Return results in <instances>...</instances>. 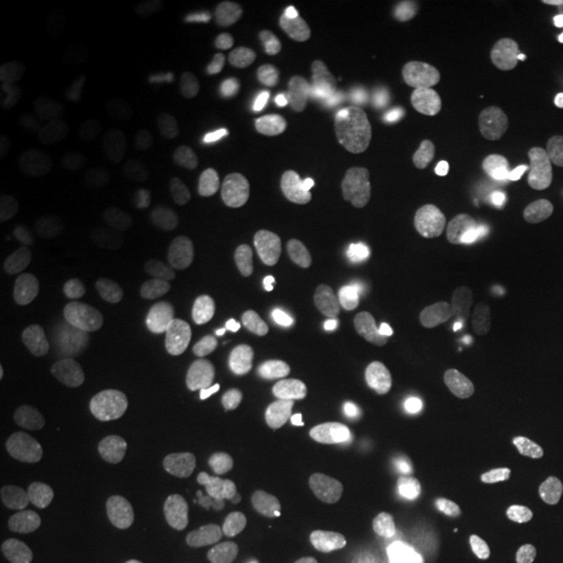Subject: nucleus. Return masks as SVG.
<instances>
[{
    "instance_id": "nucleus-1",
    "label": "nucleus",
    "mask_w": 563,
    "mask_h": 563,
    "mask_svg": "<svg viewBox=\"0 0 563 563\" xmlns=\"http://www.w3.org/2000/svg\"><path fill=\"white\" fill-rule=\"evenodd\" d=\"M45 418L68 441H108L125 431L131 418L129 394L102 373H70L45 397Z\"/></svg>"
},
{
    "instance_id": "nucleus-2",
    "label": "nucleus",
    "mask_w": 563,
    "mask_h": 563,
    "mask_svg": "<svg viewBox=\"0 0 563 563\" xmlns=\"http://www.w3.org/2000/svg\"><path fill=\"white\" fill-rule=\"evenodd\" d=\"M258 382L279 407H300L311 394L319 352L302 323L274 321L253 352Z\"/></svg>"
},
{
    "instance_id": "nucleus-3",
    "label": "nucleus",
    "mask_w": 563,
    "mask_h": 563,
    "mask_svg": "<svg viewBox=\"0 0 563 563\" xmlns=\"http://www.w3.org/2000/svg\"><path fill=\"white\" fill-rule=\"evenodd\" d=\"M170 332V308L157 298H146L112 308L95 332V344L112 363H133L157 352Z\"/></svg>"
},
{
    "instance_id": "nucleus-4",
    "label": "nucleus",
    "mask_w": 563,
    "mask_h": 563,
    "mask_svg": "<svg viewBox=\"0 0 563 563\" xmlns=\"http://www.w3.org/2000/svg\"><path fill=\"white\" fill-rule=\"evenodd\" d=\"M84 266L91 290L118 306L152 298L162 279V269L154 258L115 241L91 245Z\"/></svg>"
},
{
    "instance_id": "nucleus-5",
    "label": "nucleus",
    "mask_w": 563,
    "mask_h": 563,
    "mask_svg": "<svg viewBox=\"0 0 563 563\" xmlns=\"http://www.w3.org/2000/svg\"><path fill=\"white\" fill-rule=\"evenodd\" d=\"M266 279L282 298L316 306L332 292V272L319 253L298 243H285L266 256Z\"/></svg>"
},
{
    "instance_id": "nucleus-6",
    "label": "nucleus",
    "mask_w": 563,
    "mask_h": 563,
    "mask_svg": "<svg viewBox=\"0 0 563 563\" xmlns=\"http://www.w3.org/2000/svg\"><path fill=\"white\" fill-rule=\"evenodd\" d=\"M551 467V452L543 428L532 420H519L498 441L496 483L501 490L522 493L543 481Z\"/></svg>"
},
{
    "instance_id": "nucleus-7",
    "label": "nucleus",
    "mask_w": 563,
    "mask_h": 563,
    "mask_svg": "<svg viewBox=\"0 0 563 563\" xmlns=\"http://www.w3.org/2000/svg\"><path fill=\"white\" fill-rule=\"evenodd\" d=\"M63 167L53 154L26 152L0 167V201L5 209H40L58 194Z\"/></svg>"
},
{
    "instance_id": "nucleus-8",
    "label": "nucleus",
    "mask_w": 563,
    "mask_h": 563,
    "mask_svg": "<svg viewBox=\"0 0 563 563\" xmlns=\"http://www.w3.org/2000/svg\"><path fill=\"white\" fill-rule=\"evenodd\" d=\"M277 452V433L256 418L228 420L209 435V454L228 473H251Z\"/></svg>"
},
{
    "instance_id": "nucleus-9",
    "label": "nucleus",
    "mask_w": 563,
    "mask_h": 563,
    "mask_svg": "<svg viewBox=\"0 0 563 563\" xmlns=\"http://www.w3.org/2000/svg\"><path fill=\"white\" fill-rule=\"evenodd\" d=\"M391 313L399 334L418 350L439 347L446 336V313L443 302L422 282H402L391 295Z\"/></svg>"
},
{
    "instance_id": "nucleus-10",
    "label": "nucleus",
    "mask_w": 563,
    "mask_h": 563,
    "mask_svg": "<svg viewBox=\"0 0 563 563\" xmlns=\"http://www.w3.org/2000/svg\"><path fill=\"white\" fill-rule=\"evenodd\" d=\"M376 551L384 563H446L441 530L412 514H391L376 530Z\"/></svg>"
},
{
    "instance_id": "nucleus-11",
    "label": "nucleus",
    "mask_w": 563,
    "mask_h": 563,
    "mask_svg": "<svg viewBox=\"0 0 563 563\" xmlns=\"http://www.w3.org/2000/svg\"><path fill=\"white\" fill-rule=\"evenodd\" d=\"M112 79L129 91L152 89L162 79L167 66V47L159 32L152 26H136L125 32L112 47Z\"/></svg>"
},
{
    "instance_id": "nucleus-12",
    "label": "nucleus",
    "mask_w": 563,
    "mask_h": 563,
    "mask_svg": "<svg viewBox=\"0 0 563 563\" xmlns=\"http://www.w3.org/2000/svg\"><path fill=\"white\" fill-rule=\"evenodd\" d=\"M308 435L319 449L327 452L357 456L368 452L373 443V428L355 405L344 399H321L308 415Z\"/></svg>"
},
{
    "instance_id": "nucleus-13",
    "label": "nucleus",
    "mask_w": 563,
    "mask_h": 563,
    "mask_svg": "<svg viewBox=\"0 0 563 563\" xmlns=\"http://www.w3.org/2000/svg\"><path fill=\"white\" fill-rule=\"evenodd\" d=\"M433 402L464 422H488L496 412V394L475 365L452 363L433 382Z\"/></svg>"
},
{
    "instance_id": "nucleus-14",
    "label": "nucleus",
    "mask_w": 563,
    "mask_h": 563,
    "mask_svg": "<svg viewBox=\"0 0 563 563\" xmlns=\"http://www.w3.org/2000/svg\"><path fill=\"white\" fill-rule=\"evenodd\" d=\"M422 477L433 504L446 514H462L475 504L477 483L460 454L446 443H431L422 452Z\"/></svg>"
},
{
    "instance_id": "nucleus-15",
    "label": "nucleus",
    "mask_w": 563,
    "mask_h": 563,
    "mask_svg": "<svg viewBox=\"0 0 563 563\" xmlns=\"http://www.w3.org/2000/svg\"><path fill=\"white\" fill-rule=\"evenodd\" d=\"M256 545L269 563H329L332 543L327 534L290 517H272L256 534Z\"/></svg>"
},
{
    "instance_id": "nucleus-16",
    "label": "nucleus",
    "mask_w": 563,
    "mask_h": 563,
    "mask_svg": "<svg viewBox=\"0 0 563 563\" xmlns=\"http://www.w3.org/2000/svg\"><path fill=\"white\" fill-rule=\"evenodd\" d=\"M55 243V224L40 209H5L3 264L11 272H26L47 256Z\"/></svg>"
},
{
    "instance_id": "nucleus-17",
    "label": "nucleus",
    "mask_w": 563,
    "mask_h": 563,
    "mask_svg": "<svg viewBox=\"0 0 563 563\" xmlns=\"http://www.w3.org/2000/svg\"><path fill=\"white\" fill-rule=\"evenodd\" d=\"M222 121L214 112L183 110L162 125L157 152L167 162H199L220 146Z\"/></svg>"
},
{
    "instance_id": "nucleus-18",
    "label": "nucleus",
    "mask_w": 563,
    "mask_h": 563,
    "mask_svg": "<svg viewBox=\"0 0 563 563\" xmlns=\"http://www.w3.org/2000/svg\"><path fill=\"white\" fill-rule=\"evenodd\" d=\"M47 519L51 514L37 493L16 488V485L3 488L0 493V553L13 555L37 543Z\"/></svg>"
},
{
    "instance_id": "nucleus-19",
    "label": "nucleus",
    "mask_w": 563,
    "mask_h": 563,
    "mask_svg": "<svg viewBox=\"0 0 563 563\" xmlns=\"http://www.w3.org/2000/svg\"><path fill=\"white\" fill-rule=\"evenodd\" d=\"M449 224L462 245L488 243L498 230V203L483 183L460 180L449 201Z\"/></svg>"
},
{
    "instance_id": "nucleus-20",
    "label": "nucleus",
    "mask_w": 563,
    "mask_h": 563,
    "mask_svg": "<svg viewBox=\"0 0 563 563\" xmlns=\"http://www.w3.org/2000/svg\"><path fill=\"white\" fill-rule=\"evenodd\" d=\"M214 389L207 382L178 378V382L162 384L154 394V415L170 428H199L214 412Z\"/></svg>"
},
{
    "instance_id": "nucleus-21",
    "label": "nucleus",
    "mask_w": 563,
    "mask_h": 563,
    "mask_svg": "<svg viewBox=\"0 0 563 563\" xmlns=\"http://www.w3.org/2000/svg\"><path fill=\"white\" fill-rule=\"evenodd\" d=\"M410 19L407 0H365L336 16V34L347 42H376Z\"/></svg>"
},
{
    "instance_id": "nucleus-22",
    "label": "nucleus",
    "mask_w": 563,
    "mask_h": 563,
    "mask_svg": "<svg viewBox=\"0 0 563 563\" xmlns=\"http://www.w3.org/2000/svg\"><path fill=\"white\" fill-rule=\"evenodd\" d=\"M251 329V311L243 300L220 298L209 302L196 323V342L209 355H224L245 340Z\"/></svg>"
},
{
    "instance_id": "nucleus-23",
    "label": "nucleus",
    "mask_w": 563,
    "mask_h": 563,
    "mask_svg": "<svg viewBox=\"0 0 563 563\" xmlns=\"http://www.w3.org/2000/svg\"><path fill=\"white\" fill-rule=\"evenodd\" d=\"M214 201V188H199L191 199L180 203L173 211L170 220H167L165 230H162V241H165L167 249L173 253H180V256H196V253H201Z\"/></svg>"
},
{
    "instance_id": "nucleus-24",
    "label": "nucleus",
    "mask_w": 563,
    "mask_h": 563,
    "mask_svg": "<svg viewBox=\"0 0 563 563\" xmlns=\"http://www.w3.org/2000/svg\"><path fill=\"white\" fill-rule=\"evenodd\" d=\"M336 368L344 376H368L384 363L382 334L368 321H355L344 329L334 347Z\"/></svg>"
},
{
    "instance_id": "nucleus-25",
    "label": "nucleus",
    "mask_w": 563,
    "mask_h": 563,
    "mask_svg": "<svg viewBox=\"0 0 563 563\" xmlns=\"http://www.w3.org/2000/svg\"><path fill=\"white\" fill-rule=\"evenodd\" d=\"M47 311L58 323L76 332L95 334L104 321L102 298L97 292L84 290L79 285H60L47 295Z\"/></svg>"
},
{
    "instance_id": "nucleus-26",
    "label": "nucleus",
    "mask_w": 563,
    "mask_h": 563,
    "mask_svg": "<svg viewBox=\"0 0 563 563\" xmlns=\"http://www.w3.org/2000/svg\"><path fill=\"white\" fill-rule=\"evenodd\" d=\"M378 504L376 477L368 473H350L336 483L334 509L344 522H365L373 517Z\"/></svg>"
},
{
    "instance_id": "nucleus-27",
    "label": "nucleus",
    "mask_w": 563,
    "mask_h": 563,
    "mask_svg": "<svg viewBox=\"0 0 563 563\" xmlns=\"http://www.w3.org/2000/svg\"><path fill=\"white\" fill-rule=\"evenodd\" d=\"M563 157V141L555 133H540L534 139L532 150L527 152V157L519 162L517 167V180L519 186L532 188L543 186V183L553 180V175L559 173Z\"/></svg>"
},
{
    "instance_id": "nucleus-28",
    "label": "nucleus",
    "mask_w": 563,
    "mask_h": 563,
    "mask_svg": "<svg viewBox=\"0 0 563 563\" xmlns=\"http://www.w3.org/2000/svg\"><path fill=\"white\" fill-rule=\"evenodd\" d=\"M87 563H162L157 548H152L146 540L121 538L104 540L89 553Z\"/></svg>"
},
{
    "instance_id": "nucleus-29",
    "label": "nucleus",
    "mask_w": 563,
    "mask_h": 563,
    "mask_svg": "<svg viewBox=\"0 0 563 563\" xmlns=\"http://www.w3.org/2000/svg\"><path fill=\"white\" fill-rule=\"evenodd\" d=\"M527 51V34L519 30L485 32L475 34L462 45L464 55H506V58H519Z\"/></svg>"
},
{
    "instance_id": "nucleus-30",
    "label": "nucleus",
    "mask_w": 563,
    "mask_h": 563,
    "mask_svg": "<svg viewBox=\"0 0 563 563\" xmlns=\"http://www.w3.org/2000/svg\"><path fill=\"white\" fill-rule=\"evenodd\" d=\"M538 47L545 63L563 68V3H555L538 21Z\"/></svg>"
},
{
    "instance_id": "nucleus-31",
    "label": "nucleus",
    "mask_w": 563,
    "mask_h": 563,
    "mask_svg": "<svg viewBox=\"0 0 563 563\" xmlns=\"http://www.w3.org/2000/svg\"><path fill=\"white\" fill-rule=\"evenodd\" d=\"M559 342H563V321H548L538 329L519 332L509 342V352L514 357H534L540 352L555 347Z\"/></svg>"
},
{
    "instance_id": "nucleus-32",
    "label": "nucleus",
    "mask_w": 563,
    "mask_h": 563,
    "mask_svg": "<svg viewBox=\"0 0 563 563\" xmlns=\"http://www.w3.org/2000/svg\"><path fill=\"white\" fill-rule=\"evenodd\" d=\"M26 357H30V352H26V347L19 340L5 336V340L0 342V394H3V397H9V394L19 386L26 368Z\"/></svg>"
},
{
    "instance_id": "nucleus-33",
    "label": "nucleus",
    "mask_w": 563,
    "mask_h": 563,
    "mask_svg": "<svg viewBox=\"0 0 563 563\" xmlns=\"http://www.w3.org/2000/svg\"><path fill=\"white\" fill-rule=\"evenodd\" d=\"M538 118L545 123L563 125V81L551 84L538 97Z\"/></svg>"
},
{
    "instance_id": "nucleus-34",
    "label": "nucleus",
    "mask_w": 563,
    "mask_h": 563,
    "mask_svg": "<svg viewBox=\"0 0 563 563\" xmlns=\"http://www.w3.org/2000/svg\"><path fill=\"white\" fill-rule=\"evenodd\" d=\"M553 493H555V501L563 509V446L559 449V456H555L553 464Z\"/></svg>"
},
{
    "instance_id": "nucleus-35",
    "label": "nucleus",
    "mask_w": 563,
    "mask_h": 563,
    "mask_svg": "<svg viewBox=\"0 0 563 563\" xmlns=\"http://www.w3.org/2000/svg\"><path fill=\"white\" fill-rule=\"evenodd\" d=\"M551 232H553L555 241L563 243V201L553 209V214H551Z\"/></svg>"
}]
</instances>
